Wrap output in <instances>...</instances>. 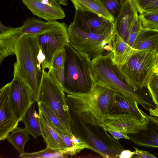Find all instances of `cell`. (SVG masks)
<instances>
[{
  "label": "cell",
  "instance_id": "obj_1",
  "mask_svg": "<svg viewBox=\"0 0 158 158\" xmlns=\"http://www.w3.org/2000/svg\"><path fill=\"white\" fill-rule=\"evenodd\" d=\"M116 93L94 84L86 93H70L66 97L70 113L85 123L100 127L104 118L111 112Z\"/></svg>",
  "mask_w": 158,
  "mask_h": 158
},
{
  "label": "cell",
  "instance_id": "obj_2",
  "mask_svg": "<svg viewBox=\"0 0 158 158\" xmlns=\"http://www.w3.org/2000/svg\"><path fill=\"white\" fill-rule=\"evenodd\" d=\"M40 50L36 35H21L16 44V61L14 65V71L29 87L36 102L43 76Z\"/></svg>",
  "mask_w": 158,
  "mask_h": 158
},
{
  "label": "cell",
  "instance_id": "obj_3",
  "mask_svg": "<svg viewBox=\"0 0 158 158\" xmlns=\"http://www.w3.org/2000/svg\"><path fill=\"white\" fill-rule=\"evenodd\" d=\"M110 52L91 60L92 77L94 84L109 89L137 102L146 110L156 107L151 97L135 91L122 80L116 72Z\"/></svg>",
  "mask_w": 158,
  "mask_h": 158
},
{
  "label": "cell",
  "instance_id": "obj_4",
  "mask_svg": "<svg viewBox=\"0 0 158 158\" xmlns=\"http://www.w3.org/2000/svg\"><path fill=\"white\" fill-rule=\"evenodd\" d=\"M66 57L64 65L65 93H85L89 91L94 83L92 77L91 60L69 42L64 47Z\"/></svg>",
  "mask_w": 158,
  "mask_h": 158
},
{
  "label": "cell",
  "instance_id": "obj_5",
  "mask_svg": "<svg viewBox=\"0 0 158 158\" xmlns=\"http://www.w3.org/2000/svg\"><path fill=\"white\" fill-rule=\"evenodd\" d=\"M156 52L134 49L128 61L121 67L114 65L120 78L135 91L147 87L154 73Z\"/></svg>",
  "mask_w": 158,
  "mask_h": 158
},
{
  "label": "cell",
  "instance_id": "obj_6",
  "mask_svg": "<svg viewBox=\"0 0 158 158\" xmlns=\"http://www.w3.org/2000/svg\"><path fill=\"white\" fill-rule=\"evenodd\" d=\"M43 71V76L37 103L41 102L49 107L64 125L73 131L74 121L65 93L52 69L48 71Z\"/></svg>",
  "mask_w": 158,
  "mask_h": 158
},
{
  "label": "cell",
  "instance_id": "obj_7",
  "mask_svg": "<svg viewBox=\"0 0 158 158\" xmlns=\"http://www.w3.org/2000/svg\"><path fill=\"white\" fill-rule=\"evenodd\" d=\"M70 42L81 51L93 59L110 52H113V41L116 34L114 28L103 34L85 32L73 22L68 27Z\"/></svg>",
  "mask_w": 158,
  "mask_h": 158
},
{
  "label": "cell",
  "instance_id": "obj_8",
  "mask_svg": "<svg viewBox=\"0 0 158 158\" xmlns=\"http://www.w3.org/2000/svg\"><path fill=\"white\" fill-rule=\"evenodd\" d=\"M40 50L44 57L42 70L52 68L53 60L70 42L68 27L64 23H59L50 30L36 35Z\"/></svg>",
  "mask_w": 158,
  "mask_h": 158
},
{
  "label": "cell",
  "instance_id": "obj_9",
  "mask_svg": "<svg viewBox=\"0 0 158 158\" xmlns=\"http://www.w3.org/2000/svg\"><path fill=\"white\" fill-rule=\"evenodd\" d=\"M11 83V104L15 116L19 123L35 101L29 87L14 71Z\"/></svg>",
  "mask_w": 158,
  "mask_h": 158
},
{
  "label": "cell",
  "instance_id": "obj_10",
  "mask_svg": "<svg viewBox=\"0 0 158 158\" xmlns=\"http://www.w3.org/2000/svg\"><path fill=\"white\" fill-rule=\"evenodd\" d=\"M148 122L141 121L130 113L110 114L104 118L100 127L128 135L146 129Z\"/></svg>",
  "mask_w": 158,
  "mask_h": 158
},
{
  "label": "cell",
  "instance_id": "obj_11",
  "mask_svg": "<svg viewBox=\"0 0 158 158\" xmlns=\"http://www.w3.org/2000/svg\"><path fill=\"white\" fill-rule=\"evenodd\" d=\"M11 82L0 89V140L3 141L15 129L19 122L14 114L11 106L10 94Z\"/></svg>",
  "mask_w": 158,
  "mask_h": 158
},
{
  "label": "cell",
  "instance_id": "obj_12",
  "mask_svg": "<svg viewBox=\"0 0 158 158\" xmlns=\"http://www.w3.org/2000/svg\"><path fill=\"white\" fill-rule=\"evenodd\" d=\"M72 22L82 30L89 33L103 34L114 28V22L89 11L76 10Z\"/></svg>",
  "mask_w": 158,
  "mask_h": 158
},
{
  "label": "cell",
  "instance_id": "obj_13",
  "mask_svg": "<svg viewBox=\"0 0 158 158\" xmlns=\"http://www.w3.org/2000/svg\"><path fill=\"white\" fill-rule=\"evenodd\" d=\"M34 15L47 21L63 19L64 11L56 0H22Z\"/></svg>",
  "mask_w": 158,
  "mask_h": 158
},
{
  "label": "cell",
  "instance_id": "obj_14",
  "mask_svg": "<svg viewBox=\"0 0 158 158\" xmlns=\"http://www.w3.org/2000/svg\"><path fill=\"white\" fill-rule=\"evenodd\" d=\"M138 15L133 0H124L114 24L116 33L127 43L131 27Z\"/></svg>",
  "mask_w": 158,
  "mask_h": 158
},
{
  "label": "cell",
  "instance_id": "obj_15",
  "mask_svg": "<svg viewBox=\"0 0 158 158\" xmlns=\"http://www.w3.org/2000/svg\"><path fill=\"white\" fill-rule=\"evenodd\" d=\"M81 123L85 132L84 140L89 146L90 149L104 158H119L121 152L124 149L123 147L117 148L108 145L93 133L84 123L81 121Z\"/></svg>",
  "mask_w": 158,
  "mask_h": 158
},
{
  "label": "cell",
  "instance_id": "obj_16",
  "mask_svg": "<svg viewBox=\"0 0 158 158\" xmlns=\"http://www.w3.org/2000/svg\"><path fill=\"white\" fill-rule=\"evenodd\" d=\"M138 104L137 102L116 93L110 114L130 113L139 120L147 122L148 114L139 108Z\"/></svg>",
  "mask_w": 158,
  "mask_h": 158
},
{
  "label": "cell",
  "instance_id": "obj_17",
  "mask_svg": "<svg viewBox=\"0 0 158 158\" xmlns=\"http://www.w3.org/2000/svg\"><path fill=\"white\" fill-rule=\"evenodd\" d=\"M147 128L139 132L128 135L131 140L139 146L158 148V123L148 117Z\"/></svg>",
  "mask_w": 158,
  "mask_h": 158
},
{
  "label": "cell",
  "instance_id": "obj_18",
  "mask_svg": "<svg viewBox=\"0 0 158 158\" xmlns=\"http://www.w3.org/2000/svg\"><path fill=\"white\" fill-rule=\"evenodd\" d=\"M39 114L41 120V135L46 143L47 147L52 151L60 152L64 155V153L67 147L62 138L56 129L50 123L39 110Z\"/></svg>",
  "mask_w": 158,
  "mask_h": 158
},
{
  "label": "cell",
  "instance_id": "obj_19",
  "mask_svg": "<svg viewBox=\"0 0 158 158\" xmlns=\"http://www.w3.org/2000/svg\"><path fill=\"white\" fill-rule=\"evenodd\" d=\"M21 35L20 27H10L7 31L0 34V64L5 58L15 55L16 44Z\"/></svg>",
  "mask_w": 158,
  "mask_h": 158
},
{
  "label": "cell",
  "instance_id": "obj_20",
  "mask_svg": "<svg viewBox=\"0 0 158 158\" xmlns=\"http://www.w3.org/2000/svg\"><path fill=\"white\" fill-rule=\"evenodd\" d=\"M158 47V30L142 28L132 48L138 50L156 51Z\"/></svg>",
  "mask_w": 158,
  "mask_h": 158
},
{
  "label": "cell",
  "instance_id": "obj_21",
  "mask_svg": "<svg viewBox=\"0 0 158 158\" xmlns=\"http://www.w3.org/2000/svg\"><path fill=\"white\" fill-rule=\"evenodd\" d=\"M113 64L120 68L128 60L134 49L116 33L113 41Z\"/></svg>",
  "mask_w": 158,
  "mask_h": 158
},
{
  "label": "cell",
  "instance_id": "obj_22",
  "mask_svg": "<svg viewBox=\"0 0 158 158\" xmlns=\"http://www.w3.org/2000/svg\"><path fill=\"white\" fill-rule=\"evenodd\" d=\"M55 20L43 21L35 18H29L20 27L21 35H35L44 32L58 24Z\"/></svg>",
  "mask_w": 158,
  "mask_h": 158
},
{
  "label": "cell",
  "instance_id": "obj_23",
  "mask_svg": "<svg viewBox=\"0 0 158 158\" xmlns=\"http://www.w3.org/2000/svg\"><path fill=\"white\" fill-rule=\"evenodd\" d=\"M76 10L89 11L111 21L114 22V18L106 10L99 0H70Z\"/></svg>",
  "mask_w": 158,
  "mask_h": 158
},
{
  "label": "cell",
  "instance_id": "obj_24",
  "mask_svg": "<svg viewBox=\"0 0 158 158\" xmlns=\"http://www.w3.org/2000/svg\"><path fill=\"white\" fill-rule=\"evenodd\" d=\"M22 121L24 125V128L28 135L32 136L37 140L42 135L40 117L35 109L31 106L27 110Z\"/></svg>",
  "mask_w": 158,
  "mask_h": 158
},
{
  "label": "cell",
  "instance_id": "obj_25",
  "mask_svg": "<svg viewBox=\"0 0 158 158\" xmlns=\"http://www.w3.org/2000/svg\"><path fill=\"white\" fill-rule=\"evenodd\" d=\"M37 104L38 110L41 111L53 127L70 137H72L73 134L72 131L69 129L64 125L49 107L40 102H38Z\"/></svg>",
  "mask_w": 158,
  "mask_h": 158
},
{
  "label": "cell",
  "instance_id": "obj_26",
  "mask_svg": "<svg viewBox=\"0 0 158 158\" xmlns=\"http://www.w3.org/2000/svg\"><path fill=\"white\" fill-rule=\"evenodd\" d=\"M29 135L24 129L18 127L9 134L6 139L21 154L24 152L25 144L30 139Z\"/></svg>",
  "mask_w": 158,
  "mask_h": 158
},
{
  "label": "cell",
  "instance_id": "obj_27",
  "mask_svg": "<svg viewBox=\"0 0 158 158\" xmlns=\"http://www.w3.org/2000/svg\"><path fill=\"white\" fill-rule=\"evenodd\" d=\"M139 14L143 28L158 30V10L143 11Z\"/></svg>",
  "mask_w": 158,
  "mask_h": 158
},
{
  "label": "cell",
  "instance_id": "obj_28",
  "mask_svg": "<svg viewBox=\"0 0 158 158\" xmlns=\"http://www.w3.org/2000/svg\"><path fill=\"white\" fill-rule=\"evenodd\" d=\"M65 156L62 153L54 151L47 147L45 149L38 152L31 153L24 152L19 155V156L22 158H64Z\"/></svg>",
  "mask_w": 158,
  "mask_h": 158
},
{
  "label": "cell",
  "instance_id": "obj_29",
  "mask_svg": "<svg viewBox=\"0 0 158 158\" xmlns=\"http://www.w3.org/2000/svg\"><path fill=\"white\" fill-rule=\"evenodd\" d=\"M114 20L118 15L124 0H99Z\"/></svg>",
  "mask_w": 158,
  "mask_h": 158
},
{
  "label": "cell",
  "instance_id": "obj_30",
  "mask_svg": "<svg viewBox=\"0 0 158 158\" xmlns=\"http://www.w3.org/2000/svg\"><path fill=\"white\" fill-rule=\"evenodd\" d=\"M147 88L154 103L158 107V73H153Z\"/></svg>",
  "mask_w": 158,
  "mask_h": 158
},
{
  "label": "cell",
  "instance_id": "obj_31",
  "mask_svg": "<svg viewBox=\"0 0 158 158\" xmlns=\"http://www.w3.org/2000/svg\"><path fill=\"white\" fill-rule=\"evenodd\" d=\"M142 28L141 22L138 15L131 27L127 42L132 48L136 37Z\"/></svg>",
  "mask_w": 158,
  "mask_h": 158
},
{
  "label": "cell",
  "instance_id": "obj_32",
  "mask_svg": "<svg viewBox=\"0 0 158 158\" xmlns=\"http://www.w3.org/2000/svg\"><path fill=\"white\" fill-rule=\"evenodd\" d=\"M66 55L64 49L59 52L55 57L51 69H57L64 67Z\"/></svg>",
  "mask_w": 158,
  "mask_h": 158
},
{
  "label": "cell",
  "instance_id": "obj_33",
  "mask_svg": "<svg viewBox=\"0 0 158 158\" xmlns=\"http://www.w3.org/2000/svg\"><path fill=\"white\" fill-rule=\"evenodd\" d=\"M51 69L56 78L63 88L64 82V67Z\"/></svg>",
  "mask_w": 158,
  "mask_h": 158
},
{
  "label": "cell",
  "instance_id": "obj_34",
  "mask_svg": "<svg viewBox=\"0 0 158 158\" xmlns=\"http://www.w3.org/2000/svg\"><path fill=\"white\" fill-rule=\"evenodd\" d=\"M157 0H133L138 13H140L146 7Z\"/></svg>",
  "mask_w": 158,
  "mask_h": 158
},
{
  "label": "cell",
  "instance_id": "obj_35",
  "mask_svg": "<svg viewBox=\"0 0 158 158\" xmlns=\"http://www.w3.org/2000/svg\"><path fill=\"white\" fill-rule=\"evenodd\" d=\"M136 154L134 155L132 158H157L154 155L151 154L146 151L140 150L134 147Z\"/></svg>",
  "mask_w": 158,
  "mask_h": 158
},
{
  "label": "cell",
  "instance_id": "obj_36",
  "mask_svg": "<svg viewBox=\"0 0 158 158\" xmlns=\"http://www.w3.org/2000/svg\"><path fill=\"white\" fill-rule=\"evenodd\" d=\"M104 129L110 133L115 139L117 140L120 139H130L129 136L127 134L108 128Z\"/></svg>",
  "mask_w": 158,
  "mask_h": 158
},
{
  "label": "cell",
  "instance_id": "obj_37",
  "mask_svg": "<svg viewBox=\"0 0 158 158\" xmlns=\"http://www.w3.org/2000/svg\"><path fill=\"white\" fill-rule=\"evenodd\" d=\"M136 154V152L135 151H131L129 150L124 149L121 152L119 158H131Z\"/></svg>",
  "mask_w": 158,
  "mask_h": 158
},
{
  "label": "cell",
  "instance_id": "obj_38",
  "mask_svg": "<svg viewBox=\"0 0 158 158\" xmlns=\"http://www.w3.org/2000/svg\"><path fill=\"white\" fill-rule=\"evenodd\" d=\"M156 10H158V0H157L146 7L140 13L143 11H150Z\"/></svg>",
  "mask_w": 158,
  "mask_h": 158
},
{
  "label": "cell",
  "instance_id": "obj_39",
  "mask_svg": "<svg viewBox=\"0 0 158 158\" xmlns=\"http://www.w3.org/2000/svg\"><path fill=\"white\" fill-rule=\"evenodd\" d=\"M148 111L151 116H155L156 115H158V107L156 106L154 109H150Z\"/></svg>",
  "mask_w": 158,
  "mask_h": 158
},
{
  "label": "cell",
  "instance_id": "obj_40",
  "mask_svg": "<svg viewBox=\"0 0 158 158\" xmlns=\"http://www.w3.org/2000/svg\"><path fill=\"white\" fill-rule=\"evenodd\" d=\"M10 27H6L4 26L1 21L0 23V34L7 31Z\"/></svg>",
  "mask_w": 158,
  "mask_h": 158
},
{
  "label": "cell",
  "instance_id": "obj_41",
  "mask_svg": "<svg viewBox=\"0 0 158 158\" xmlns=\"http://www.w3.org/2000/svg\"><path fill=\"white\" fill-rule=\"evenodd\" d=\"M147 116L152 120L158 123V117L151 115L149 116L148 115H147Z\"/></svg>",
  "mask_w": 158,
  "mask_h": 158
},
{
  "label": "cell",
  "instance_id": "obj_42",
  "mask_svg": "<svg viewBox=\"0 0 158 158\" xmlns=\"http://www.w3.org/2000/svg\"><path fill=\"white\" fill-rule=\"evenodd\" d=\"M61 5L66 6L67 5V2L68 0H56Z\"/></svg>",
  "mask_w": 158,
  "mask_h": 158
},
{
  "label": "cell",
  "instance_id": "obj_43",
  "mask_svg": "<svg viewBox=\"0 0 158 158\" xmlns=\"http://www.w3.org/2000/svg\"><path fill=\"white\" fill-rule=\"evenodd\" d=\"M158 69V51L156 53V63L155 69Z\"/></svg>",
  "mask_w": 158,
  "mask_h": 158
},
{
  "label": "cell",
  "instance_id": "obj_44",
  "mask_svg": "<svg viewBox=\"0 0 158 158\" xmlns=\"http://www.w3.org/2000/svg\"><path fill=\"white\" fill-rule=\"evenodd\" d=\"M154 73H158V69H155L154 70Z\"/></svg>",
  "mask_w": 158,
  "mask_h": 158
},
{
  "label": "cell",
  "instance_id": "obj_45",
  "mask_svg": "<svg viewBox=\"0 0 158 158\" xmlns=\"http://www.w3.org/2000/svg\"><path fill=\"white\" fill-rule=\"evenodd\" d=\"M155 116L158 117V115H156V116Z\"/></svg>",
  "mask_w": 158,
  "mask_h": 158
},
{
  "label": "cell",
  "instance_id": "obj_46",
  "mask_svg": "<svg viewBox=\"0 0 158 158\" xmlns=\"http://www.w3.org/2000/svg\"><path fill=\"white\" fill-rule=\"evenodd\" d=\"M158 51V47L156 52Z\"/></svg>",
  "mask_w": 158,
  "mask_h": 158
}]
</instances>
